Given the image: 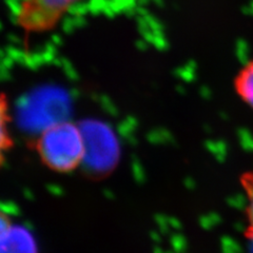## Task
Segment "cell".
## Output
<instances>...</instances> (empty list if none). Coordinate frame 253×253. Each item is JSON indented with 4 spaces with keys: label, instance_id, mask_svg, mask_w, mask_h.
Masks as SVG:
<instances>
[{
    "label": "cell",
    "instance_id": "1",
    "mask_svg": "<svg viewBox=\"0 0 253 253\" xmlns=\"http://www.w3.org/2000/svg\"><path fill=\"white\" fill-rule=\"evenodd\" d=\"M36 149L50 169L57 172L72 171L83 163L84 139L81 128L69 121L55 124L41 133Z\"/></svg>",
    "mask_w": 253,
    "mask_h": 253
},
{
    "label": "cell",
    "instance_id": "2",
    "mask_svg": "<svg viewBox=\"0 0 253 253\" xmlns=\"http://www.w3.org/2000/svg\"><path fill=\"white\" fill-rule=\"evenodd\" d=\"M84 139L82 166L92 176L109 174L120 160V142L113 130L97 120H85L78 125Z\"/></svg>",
    "mask_w": 253,
    "mask_h": 253
},
{
    "label": "cell",
    "instance_id": "3",
    "mask_svg": "<svg viewBox=\"0 0 253 253\" xmlns=\"http://www.w3.org/2000/svg\"><path fill=\"white\" fill-rule=\"evenodd\" d=\"M70 106L67 95L57 89L32 93L21 104L19 122L28 131L42 133L49 126L68 121Z\"/></svg>",
    "mask_w": 253,
    "mask_h": 253
},
{
    "label": "cell",
    "instance_id": "4",
    "mask_svg": "<svg viewBox=\"0 0 253 253\" xmlns=\"http://www.w3.org/2000/svg\"><path fill=\"white\" fill-rule=\"evenodd\" d=\"M79 1L82 0H23L16 15L17 25L26 34L51 31Z\"/></svg>",
    "mask_w": 253,
    "mask_h": 253
},
{
    "label": "cell",
    "instance_id": "5",
    "mask_svg": "<svg viewBox=\"0 0 253 253\" xmlns=\"http://www.w3.org/2000/svg\"><path fill=\"white\" fill-rule=\"evenodd\" d=\"M0 253H38L35 237L28 228L1 219Z\"/></svg>",
    "mask_w": 253,
    "mask_h": 253
},
{
    "label": "cell",
    "instance_id": "6",
    "mask_svg": "<svg viewBox=\"0 0 253 253\" xmlns=\"http://www.w3.org/2000/svg\"><path fill=\"white\" fill-rule=\"evenodd\" d=\"M235 89L243 100L253 108V61L249 62L236 76Z\"/></svg>",
    "mask_w": 253,
    "mask_h": 253
},
{
    "label": "cell",
    "instance_id": "7",
    "mask_svg": "<svg viewBox=\"0 0 253 253\" xmlns=\"http://www.w3.org/2000/svg\"><path fill=\"white\" fill-rule=\"evenodd\" d=\"M242 186L247 194L248 207V228L246 230V236L249 240L253 241V172H246L241 178Z\"/></svg>",
    "mask_w": 253,
    "mask_h": 253
},
{
    "label": "cell",
    "instance_id": "8",
    "mask_svg": "<svg viewBox=\"0 0 253 253\" xmlns=\"http://www.w3.org/2000/svg\"><path fill=\"white\" fill-rule=\"evenodd\" d=\"M7 101L5 100V95L2 94L1 98V147L2 149L9 148L12 145L10 139V134L7 131L6 122H9V107H7Z\"/></svg>",
    "mask_w": 253,
    "mask_h": 253
}]
</instances>
